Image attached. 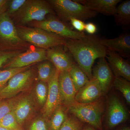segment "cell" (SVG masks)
I'll return each instance as SVG.
<instances>
[{"mask_svg":"<svg viewBox=\"0 0 130 130\" xmlns=\"http://www.w3.org/2000/svg\"><path fill=\"white\" fill-rule=\"evenodd\" d=\"M49 14H55L45 0H27L23 6L10 17L16 26H26L34 21L44 20Z\"/></svg>","mask_w":130,"mask_h":130,"instance_id":"obj_3","label":"cell"},{"mask_svg":"<svg viewBox=\"0 0 130 130\" xmlns=\"http://www.w3.org/2000/svg\"><path fill=\"white\" fill-rule=\"evenodd\" d=\"M105 104L101 98L93 102L79 103L76 102L67 108L70 113L84 123L90 125L98 130H103L102 116Z\"/></svg>","mask_w":130,"mask_h":130,"instance_id":"obj_6","label":"cell"},{"mask_svg":"<svg viewBox=\"0 0 130 130\" xmlns=\"http://www.w3.org/2000/svg\"><path fill=\"white\" fill-rule=\"evenodd\" d=\"M82 130H98L96 129L94 127L90 125L87 124L83 128Z\"/></svg>","mask_w":130,"mask_h":130,"instance_id":"obj_36","label":"cell"},{"mask_svg":"<svg viewBox=\"0 0 130 130\" xmlns=\"http://www.w3.org/2000/svg\"><path fill=\"white\" fill-rule=\"evenodd\" d=\"M0 126L11 130H21L12 111L0 120Z\"/></svg>","mask_w":130,"mask_h":130,"instance_id":"obj_27","label":"cell"},{"mask_svg":"<svg viewBox=\"0 0 130 130\" xmlns=\"http://www.w3.org/2000/svg\"><path fill=\"white\" fill-rule=\"evenodd\" d=\"M104 94L98 81L92 78L77 92L75 100L79 103H89L99 100Z\"/></svg>","mask_w":130,"mask_h":130,"instance_id":"obj_14","label":"cell"},{"mask_svg":"<svg viewBox=\"0 0 130 130\" xmlns=\"http://www.w3.org/2000/svg\"><path fill=\"white\" fill-rule=\"evenodd\" d=\"M9 0H0V15L6 13Z\"/></svg>","mask_w":130,"mask_h":130,"instance_id":"obj_35","label":"cell"},{"mask_svg":"<svg viewBox=\"0 0 130 130\" xmlns=\"http://www.w3.org/2000/svg\"><path fill=\"white\" fill-rule=\"evenodd\" d=\"M29 130H49V121L44 118L37 119L32 122Z\"/></svg>","mask_w":130,"mask_h":130,"instance_id":"obj_32","label":"cell"},{"mask_svg":"<svg viewBox=\"0 0 130 130\" xmlns=\"http://www.w3.org/2000/svg\"><path fill=\"white\" fill-rule=\"evenodd\" d=\"M14 98L2 100L0 101V120L12 110Z\"/></svg>","mask_w":130,"mask_h":130,"instance_id":"obj_29","label":"cell"},{"mask_svg":"<svg viewBox=\"0 0 130 130\" xmlns=\"http://www.w3.org/2000/svg\"><path fill=\"white\" fill-rule=\"evenodd\" d=\"M67 117L62 105H59L52 114L49 121V130L59 129Z\"/></svg>","mask_w":130,"mask_h":130,"instance_id":"obj_23","label":"cell"},{"mask_svg":"<svg viewBox=\"0 0 130 130\" xmlns=\"http://www.w3.org/2000/svg\"><path fill=\"white\" fill-rule=\"evenodd\" d=\"M106 58L99 59L92 71V77L98 81L103 93H106L111 86L113 77Z\"/></svg>","mask_w":130,"mask_h":130,"instance_id":"obj_16","label":"cell"},{"mask_svg":"<svg viewBox=\"0 0 130 130\" xmlns=\"http://www.w3.org/2000/svg\"><path fill=\"white\" fill-rule=\"evenodd\" d=\"M37 66V79L47 83L56 72V67L48 60L41 61Z\"/></svg>","mask_w":130,"mask_h":130,"instance_id":"obj_21","label":"cell"},{"mask_svg":"<svg viewBox=\"0 0 130 130\" xmlns=\"http://www.w3.org/2000/svg\"><path fill=\"white\" fill-rule=\"evenodd\" d=\"M100 40L94 35L81 40L66 39V47L89 80L93 78L92 67L95 61L106 58L107 54V49L101 44Z\"/></svg>","mask_w":130,"mask_h":130,"instance_id":"obj_1","label":"cell"},{"mask_svg":"<svg viewBox=\"0 0 130 130\" xmlns=\"http://www.w3.org/2000/svg\"><path fill=\"white\" fill-rule=\"evenodd\" d=\"M69 72L76 93L89 81L87 75L76 63L71 68Z\"/></svg>","mask_w":130,"mask_h":130,"instance_id":"obj_22","label":"cell"},{"mask_svg":"<svg viewBox=\"0 0 130 130\" xmlns=\"http://www.w3.org/2000/svg\"><path fill=\"white\" fill-rule=\"evenodd\" d=\"M26 26L41 28L66 39L81 40L87 36L84 32L74 30L71 26L61 20L55 14H48L44 20L32 21Z\"/></svg>","mask_w":130,"mask_h":130,"instance_id":"obj_7","label":"cell"},{"mask_svg":"<svg viewBox=\"0 0 130 130\" xmlns=\"http://www.w3.org/2000/svg\"><path fill=\"white\" fill-rule=\"evenodd\" d=\"M121 130H130V128L129 127H125V128H123Z\"/></svg>","mask_w":130,"mask_h":130,"instance_id":"obj_38","label":"cell"},{"mask_svg":"<svg viewBox=\"0 0 130 130\" xmlns=\"http://www.w3.org/2000/svg\"><path fill=\"white\" fill-rule=\"evenodd\" d=\"M59 71L56 70V72L47 83V97L43 109V117L47 120L50 118L56 108L61 104L59 87Z\"/></svg>","mask_w":130,"mask_h":130,"instance_id":"obj_12","label":"cell"},{"mask_svg":"<svg viewBox=\"0 0 130 130\" xmlns=\"http://www.w3.org/2000/svg\"><path fill=\"white\" fill-rule=\"evenodd\" d=\"M16 26L20 38L34 46L47 50L57 46H66V39L54 33L36 27Z\"/></svg>","mask_w":130,"mask_h":130,"instance_id":"obj_2","label":"cell"},{"mask_svg":"<svg viewBox=\"0 0 130 130\" xmlns=\"http://www.w3.org/2000/svg\"><path fill=\"white\" fill-rule=\"evenodd\" d=\"M37 76V71L31 67L15 74L4 87L0 89V98L2 100L10 99L29 88Z\"/></svg>","mask_w":130,"mask_h":130,"instance_id":"obj_8","label":"cell"},{"mask_svg":"<svg viewBox=\"0 0 130 130\" xmlns=\"http://www.w3.org/2000/svg\"><path fill=\"white\" fill-rule=\"evenodd\" d=\"M103 46L111 51L118 53L120 56L125 58L130 57V35L128 33L122 34L118 37L113 39H100Z\"/></svg>","mask_w":130,"mask_h":130,"instance_id":"obj_15","label":"cell"},{"mask_svg":"<svg viewBox=\"0 0 130 130\" xmlns=\"http://www.w3.org/2000/svg\"><path fill=\"white\" fill-rule=\"evenodd\" d=\"M2 100V98H0V101H1Z\"/></svg>","mask_w":130,"mask_h":130,"instance_id":"obj_39","label":"cell"},{"mask_svg":"<svg viewBox=\"0 0 130 130\" xmlns=\"http://www.w3.org/2000/svg\"><path fill=\"white\" fill-rule=\"evenodd\" d=\"M116 25L128 26L130 25V1H124L117 6L116 13L113 16Z\"/></svg>","mask_w":130,"mask_h":130,"instance_id":"obj_20","label":"cell"},{"mask_svg":"<svg viewBox=\"0 0 130 130\" xmlns=\"http://www.w3.org/2000/svg\"><path fill=\"white\" fill-rule=\"evenodd\" d=\"M65 47L58 46L47 50V60L53 63L59 72L69 71L76 63L72 55L65 49Z\"/></svg>","mask_w":130,"mask_h":130,"instance_id":"obj_11","label":"cell"},{"mask_svg":"<svg viewBox=\"0 0 130 130\" xmlns=\"http://www.w3.org/2000/svg\"><path fill=\"white\" fill-rule=\"evenodd\" d=\"M34 108L32 97L26 95L16 98L12 111L20 125H22L30 116Z\"/></svg>","mask_w":130,"mask_h":130,"instance_id":"obj_17","label":"cell"},{"mask_svg":"<svg viewBox=\"0 0 130 130\" xmlns=\"http://www.w3.org/2000/svg\"><path fill=\"white\" fill-rule=\"evenodd\" d=\"M70 21L72 28L75 29L77 31L82 32L85 30L86 24L84 21L78 19L72 18L70 19Z\"/></svg>","mask_w":130,"mask_h":130,"instance_id":"obj_33","label":"cell"},{"mask_svg":"<svg viewBox=\"0 0 130 130\" xmlns=\"http://www.w3.org/2000/svg\"><path fill=\"white\" fill-rule=\"evenodd\" d=\"M0 130H9V129H8L7 128H4V127H2V126H0Z\"/></svg>","mask_w":130,"mask_h":130,"instance_id":"obj_37","label":"cell"},{"mask_svg":"<svg viewBox=\"0 0 130 130\" xmlns=\"http://www.w3.org/2000/svg\"><path fill=\"white\" fill-rule=\"evenodd\" d=\"M97 30L96 25L93 23H88L85 24V30L90 35H94L97 31Z\"/></svg>","mask_w":130,"mask_h":130,"instance_id":"obj_34","label":"cell"},{"mask_svg":"<svg viewBox=\"0 0 130 130\" xmlns=\"http://www.w3.org/2000/svg\"><path fill=\"white\" fill-rule=\"evenodd\" d=\"M31 66L20 68H11L0 70V89L4 87L14 75L30 68Z\"/></svg>","mask_w":130,"mask_h":130,"instance_id":"obj_25","label":"cell"},{"mask_svg":"<svg viewBox=\"0 0 130 130\" xmlns=\"http://www.w3.org/2000/svg\"><path fill=\"white\" fill-rule=\"evenodd\" d=\"M46 50L32 46L12 58L3 67L4 69L20 68L47 60Z\"/></svg>","mask_w":130,"mask_h":130,"instance_id":"obj_9","label":"cell"},{"mask_svg":"<svg viewBox=\"0 0 130 130\" xmlns=\"http://www.w3.org/2000/svg\"><path fill=\"white\" fill-rule=\"evenodd\" d=\"M59 87L61 104L67 107L76 102L75 90L68 71L60 72L59 77Z\"/></svg>","mask_w":130,"mask_h":130,"instance_id":"obj_13","label":"cell"},{"mask_svg":"<svg viewBox=\"0 0 130 130\" xmlns=\"http://www.w3.org/2000/svg\"><path fill=\"white\" fill-rule=\"evenodd\" d=\"M106 58L115 77H121L130 81V65L129 61L117 53L107 49Z\"/></svg>","mask_w":130,"mask_h":130,"instance_id":"obj_18","label":"cell"},{"mask_svg":"<svg viewBox=\"0 0 130 130\" xmlns=\"http://www.w3.org/2000/svg\"><path fill=\"white\" fill-rule=\"evenodd\" d=\"M47 2L61 20L70 21L72 18L83 21L95 17L98 13L71 0H47Z\"/></svg>","mask_w":130,"mask_h":130,"instance_id":"obj_5","label":"cell"},{"mask_svg":"<svg viewBox=\"0 0 130 130\" xmlns=\"http://www.w3.org/2000/svg\"><path fill=\"white\" fill-rule=\"evenodd\" d=\"M91 10L105 15H114L121 0H74Z\"/></svg>","mask_w":130,"mask_h":130,"instance_id":"obj_19","label":"cell"},{"mask_svg":"<svg viewBox=\"0 0 130 130\" xmlns=\"http://www.w3.org/2000/svg\"><path fill=\"white\" fill-rule=\"evenodd\" d=\"M48 92L47 83L38 81L36 85L35 92L38 103L41 106H44L46 103Z\"/></svg>","mask_w":130,"mask_h":130,"instance_id":"obj_26","label":"cell"},{"mask_svg":"<svg viewBox=\"0 0 130 130\" xmlns=\"http://www.w3.org/2000/svg\"><path fill=\"white\" fill-rule=\"evenodd\" d=\"M106 122L109 128H115L128 119V112L118 98L111 96L107 100Z\"/></svg>","mask_w":130,"mask_h":130,"instance_id":"obj_10","label":"cell"},{"mask_svg":"<svg viewBox=\"0 0 130 130\" xmlns=\"http://www.w3.org/2000/svg\"><path fill=\"white\" fill-rule=\"evenodd\" d=\"M113 87L120 91L126 102L130 104V83L127 79L121 77H115L113 81Z\"/></svg>","mask_w":130,"mask_h":130,"instance_id":"obj_24","label":"cell"},{"mask_svg":"<svg viewBox=\"0 0 130 130\" xmlns=\"http://www.w3.org/2000/svg\"><path fill=\"white\" fill-rule=\"evenodd\" d=\"M22 51H6L0 50V68L3 67L8 62Z\"/></svg>","mask_w":130,"mask_h":130,"instance_id":"obj_31","label":"cell"},{"mask_svg":"<svg viewBox=\"0 0 130 130\" xmlns=\"http://www.w3.org/2000/svg\"><path fill=\"white\" fill-rule=\"evenodd\" d=\"M84 123L74 115L68 117L59 130H82Z\"/></svg>","mask_w":130,"mask_h":130,"instance_id":"obj_28","label":"cell"},{"mask_svg":"<svg viewBox=\"0 0 130 130\" xmlns=\"http://www.w3.org/2000/svg\"><path fill=\"white\" fill-rule=\"evenodd\" d=\"M32 46L20 38L16 26L6 13L0 15V50L24 52Z\"/></svg>","mask_w":130,"mask_h":130,"instance_id":"obj_4","label":"cell"},{"mask_svg":"<svg viewBox=\"0 0 130 130\" xmlns=\"http://www.w3.org/2000/svg\"><path fill=\"white\" fill-rule=\"evenodd\" d=\"M27 0H9L6 13L11 17L26 2Z\"/></svg>","mask_w":130,"mask_h":130,"instance_id":"obj_30","label":"cell"}]
</instances>
